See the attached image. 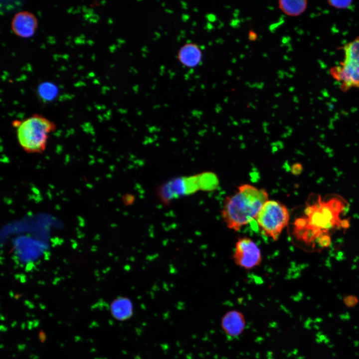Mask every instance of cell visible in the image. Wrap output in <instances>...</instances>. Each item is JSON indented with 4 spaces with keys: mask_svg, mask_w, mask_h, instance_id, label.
I'll return each instance as SVG.
<instances>
[{
    "mask_svg": "<svg viewBox=\"0 0 359 359\" xmlns=\"http://www.w3.org/2000/svg\"><path fill=\"white\" fill-rule=\"evenodd\" d=\"M37 91L39 96L44 101L53 100L58 93L55 85L49 82L40 83L38 86Z\"/></svg>",
    "mask_w": 359,
    "mask_h": 359,
    "instance_id": "11",
    "label": "cell"
},
{
    "mask_svg": "<svg viewBox=\"0 0 359 359\" xmlns=\"http://www.w3.org/2000/svg\"><path fill=\"white\" fill-rule=\"evenodd\" d=\"M178 57L182 64L191 68L197 66L200 63L202 54L198 45L194 43H187L180 48Z\"/></svg>",
    "mask_w": 359,
    "mask_h": 359,
    "instance_id": "8",
    "label": "cell"
},
{
    "mask_svg": "<svg viewBox=\"0 0 359 359\" xmlns=\"http://www.w3.org/2000/svg\"><path fill=\"white\" fill-rule=\"evenodd\" d=\"M257 38L256 33L253 30H250L248 33V39L251 41L256 40Z\"/></svg>",
    "mask_w": 359,
    "mask_h": 359,
    "instance_id": "15",
    "label": "cell"
},
{
    "mask_svg": "<svg viewBox=\"0 0 359 359\" xmlns=\"http://www.w3.org/2000/svg\"><path fill=\"white\" fill-rule=\"evenodd\" d=\"M308 2L305 0H281L278 1L279 8L285 14L297 16L307 9Z\"/></svg>",
    "mask_w": 359,
    "mask_h": 359,
    "instance_id": "10",
    "label": "cell"
},
{
    "mask_svg": "<svg viewBox=\"0 0 359 359\" xmlns=\"http://www.w3.org/2000/svg\"><path fill=\"white\" fill-rule=\"evenodd\" d=\"M241 315L237 311H231L224 317L222 322L223 329L228 335H237L243 330L244 322Z\"/></svg>",
    "mask_w": 359,
    "mask_h": 359,
    "instance_id": "9",
    "label": "cell"
},
{
    "mask_svg": "<svg viewBox=\"0 0 359 359\" xmlns=\"http://www.w3.org/2000/svg\"><path fill=\"white\" fill-rule=\"evenodd\" d=\"M342 49L343 59L330 68V75L343 92L359 89V36L345 44Z\"/></svg>",
    "mask_w": 359,
    "mask_h": 359,
    "instance_id": "4",
    "label": "cell"
},
{
    "mask_svg": "<svg viewBox=\"0 0 359 359\" xmlns=\"http://www.w3.org/2000/svg\"><path fill=\"white\" fill-rule=\"evenodd\" d=\"M352 0H329L328 3L331 6L337 9H347L352 5Z\"/></svg>",
    "mask_w": 359,
    "mask_h": 359,
    "instance_id": "13",
    "label": "cell"
},
{
    "mask_svg": "<svg viewBox=\"0 0 359 359\" xmlns=\"http://www.w3.org/2000/svg\"><path fill=\"white\" fill-rule=\"evenodd\" d=\"M112 313L117 318H123L129 312L128 304L123 300L114 301L111 306Z\"/></svg>",
    "mask_w": 359,
    "mask_h": 359,
    "instance_id": "12",
    "label": "cell"
},
{
    "mask_svg": "<svg viewBox=\"0 0 359 359\" xmlns=\"http://www.w3.org/2000/svg\"><path fill=\"white\" fill-rule=\"evenodd\" d=\"M17 141L26 153L40 154L46 148L50 134L56 128L55 124L42 115L35 114L22 121L12 122Z\"/></svg>",
    "mask_w": 359,
    "mask_h": 359,
    "instance_id": "3",
    "label": "cell"
},
{
    "mask_svg": "<svg viewBox=\"0 0 359 359\" xmlns=\"http://www.w3.org/2000/svg\"><path fill=\"white\" fill-rule=\"evenodd\" d=\"M264 234L276 241L290 220L288 208L281 202L267 200L255 219Z\"/></svg>",
    "mask_w": 359,
    "mask_h": 359,
    "instance_id": "5",
    "label": "cell"
},
{
    "mask_svg": "<svg viewBox=\"0 0 359 359\" xmlns=\"http://www.w3.org/2000/svg\"><path fill=\"white\" fill-rule=\"evenodd\" d=\"M14 33L20 36L27 37L32 36L36 26V20L30 12L21 11L16 13L11 23Z\"/></svg>",
    "mask_w": 359,
    "mask_h": 359,
    "instance_id": "7",
    "label": "cell"
},
{
    "mask_svg": "<svg viewBox=\"0 0 359 359\" xmlns=\"http://www.w3.org/2000/svg\"><path fill=\"white\" fill-rule=\"evenodd\" d=\"M331 237L329 235L322 236L318 240L319 245L321 247H327L331 243Z\"/></svg>",
    "mask_w": 359,
    "mask_h": 359,
    "instance_id": "14",
    "label": "cell"
},
{
    "mask_svg": "<svg viewBox=\"0 0 359 359\" xmlns=\"http://www.w3.org/2000/svg\"><path fill=\"white\" fill-rule=\"evenodd\" d=\"M269 199L264 188L250 184L240 185L224 199L221 216L226 226L237 231L255 219L263 204Z\"/></svg>",
    "mask_w": 359,
    "mask_h": 359,
    "instance_id": "2",
    "label": "cell"
},
{
    "mask_svg": "<svg viewBox=\"0 0 359 359\" xmlns=\"http://www.w3.org/2000/svg\"><path fill=\"white\" fill-rule=\"evenodd\" d=\"M232 257L237 266L245 269H252L259 266L262 260L260 248L248 237H240L237 240Z\"/></svg>",
    "mask_w": 359,
    "mask_h": 359,
    "instance_id": "6",
    "label": "cell"
},
{
    "mask_svg": "<svg viewBox=\"0 0 359 359\" xmlns=\"http://www.w3.org/2000/svg\"><path fill=\"white\" fill-rule=\"evenodd\" d=\"M342 197L336 196L322 201L320 196L312 204H308L304 215L295 219L293 234L295 238L306 244H310L323 233L341 226L340 214L345 207Z\"/></svg>",
    "mask_w": 359,
    "mask_h": 359,
    "instance_id": "1",
    "label": "cell"
}]
</instances>
